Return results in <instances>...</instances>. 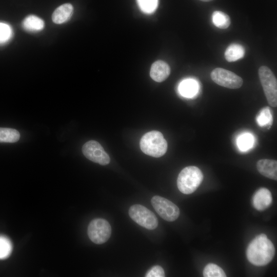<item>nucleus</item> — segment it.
<instances>
[{"label": "nucleus", "mask_w": 277, "mask_h": 277, "mask_svg": "<svg viewBox=\"0 0 277 277\" xmlns=\"http://www.w3.org/2000/svg\"><path fill=\"white\" fill-rule=\"evenodd\" d=\"M141 150L146 154L159 157L166 152L168 144L161 132L151 131L145 133L140 142Z\"/></svg>", "instance_id": "nucleus-2"}, {"label": "nucleus", "mask_w": 277, "mask_h": 277, "mask_svg": "<svg viewBox=\"0 0 277 277\" xmlns=\"http://www.w3.org/2000/svg\"><path fill=\"white\" fill-rule=\"evenodd\" d=\"M203 276L205 277H225L226 275L220 267L215 264L209 263L204 269Z\"/></svg>", "instance_id": "nucleus-19"}, {"label": "nucleus", "mask_w": 277, "mask_h": 277, "mask_svg": "<svg viewBox=\"0 0 277 277\" xmlns=\"http://www.w3.org/2000/svg\"><path fill=\"white\" fill-rule=\"evenodd\" d=\"M152 205L157 214L164 220L172 222L180 215L179 207L171 201L163 197L155 195L151 200Z\"/></svg>", "instance_id": "nucleus-7"}, {"label": "nucleus", "mask_w": 277, "mask_h": 277, "mask_svg": "<svg viewBox=\"0 0 277 277\" xmlns=\"http://www.w3.org/2000/svg\"><path fill=\"white\" fill-rule=\"evenodd\" d=\"M253 137L249 133H245L240 135L238 139V145L239 149L246 151L252 147L253 144Z\"/></svg>", "instance_id": "nucleus-21"}, {"label": "nucleus", "mask_w": 277, "mask_h": 277, "mask_svg": "<svg viewBox=\"0 0 277 277\" xmlns=\"http://www.w3.org/2000/svg\"><path fill=\"white\" fill-rule=\"evenodd\" d=\"M260 82L269 105L277 106V80L272 71L267 66H261L258 71Z\"/></svg>", "instance_id": "nucleus-4"}, {"label": "nucleus", "mask_w": 277, "mask_h": 277, "mask_svg": "<svg viewBox=\"0 0 277 277\" xmlns=\"http://www.w3.org/2000/svg\"><path fill=\"white\" fill-rule=\"evenodd\" d=\"M23 27L27 31L37 32L44 27V22L41 18L34 15H29L23 22Z\"/></svg>", "instance_id": "nucleus-15"}, {"label": "nucleus", "mask_w": 277, "mask_h": 277, "mask_svg": "<svg viewBox=\"0 0 277 277\" xmlns=\"http://www.w3.org/2000/svg\"><path fill=\"white\" fill-rule=\"evenodd\" d=\"M11 30L6 24L0 23V43L7 41L10 37Z\"/></svg>", "instance_id": "nucleus-24"}, {"label": "nucleus", "mask_w": 277, "mask_h": 277, "mask_svg": "<svg viewBox=\"0 0 277 277\" xmlns=\"http://www.w3.org/2000/svg\"><path fill=\"white\" fill-rule=\"evenodd\" d=\"M272 200L270 191L266 188H261L254 193L252 204L256 210L263 211L270 206Z\"/></svg>", "instance_id": "nucleus-10"}, {"label": "nucleus", "mask_w": 277, "mask_h": 277, "mask_svg": "<svg viewBox=\"0 0 277 277\" xmlns=\"http://www.w3.org/2000/svg\"><path fill=\"white\" fill-rule=\"evenodd\" d=\"M73 12V7L69 3H66L58 7L52 15L53 22L55 24H62L68 21Z\"/></svg>", "instance_id": "nucleus-13"}, {"label": "nucleus", "mask_w": 277, "mask_h": 277, "mask_svg": "<svg viewBox=\"0 0 277 277\" xmlns=\"http://www.w3.org/2000/svg\"><path fill=\"white\" fill-rule=\"evenodd\" d=\"M170 73V68L165 62L161 60L154 62L150 69V75L152 80L162 82L166 80Z\"/></svg>", "instance_id": "nucleus-11"}, {"label": "nucleus", "mask_w": 277, "mask_h": 277, "mask_svg": "<svg viewBox=\"0 0 277 277\" xmlns=\"http://www.w3.org/2000/svg\"><path fill=\"white\" fill-rule=\"evenodd\" d=\"M197 82L192 79L183 81L179 87L180 94L187 97H191L194 96L197 91Z\"/></svg>", "instance_id": "nucleus-16"}, {"label": "nucleus", "mask_w": 277, "mask_h": 277, "mask_svg": "<svg viewBox=\"0 0 277 277\" xmlns=\"http://www.w3.org/2000/svg\"><path fill=\"white\" fill-rule=\"evenodd\" d=\"M111 228L107 221L95 219L91 221L88 227V235L90 240L96 244H102L110 238Z\"/></svg>", "instance_id": "nucleus-6"}, {"label": "nucleus", "mask_w": 277, "mask_h": 277, "mask_svg": "<svg viewBox=\"0 0 277 277\" xmlns=\"http://www.w3.org/2000/svg\"><path fill=\"white\" fill-rule=\"evenodd\" d=\"M82 152L86 158L101 165H106L110 161V157L101 144L95 141H89L83 146Z\"/></svg>", "instance_id": "nucleus-9"}, {"label": "nucleus", "mask_w": 277, "mask_h": 277, "mask_svg": "<svg viewBox=\"0 0 277 277\" xmlns=\"http://www.w3.org/2000/svg\"><path fill=\"white\" fill-rule=\"evenodd\" d=\"M258 171L264 176L273 180H277V162L270 159H261L258 161Z\"/></svg>", "instance_id": "nucleus-12"}, {"label": "nucleus", "mask_w": 277, "mask_h": 277, "mask_svg": "<svg viewBox=\"0 0 277 277\" xmlns=\"http://www.w3.org/2000/svg\"><path fill=\"white\" fill-rule=\"evenodd\" d=\"M146 277H164L165 272L160 266H154L152 267L146 274Z\"/></svg>", "instance_id": "nucleus-25"}, {"label": "nucleus", "mask_w": 277, "mask_h": 277, "mask_svg": "<svg viewBox=\"0 0 277 277\" xmlns=\"http://www.w3.org/2000/svg\"><path fill=\"white\" fill-rule=\"evenodd\" d=\"M212 18L213 24L219 28L225 29L230 25V17L222 11H214L212 14Z\"/></svg>", "instance_id": "nucleus-17"}, {"label": "nucleus", "mask_w": 277, "mask_h": 277, "mask_svg": "<svg viewBox=\"0 0 277 277\" xmlns=\"http://www.w3.org/2000/svg\"><path fill=\"white\" fill-rule=\"evenodd\" d=\"M200 1H201L202 2H210L213 0H200Z\"/></svg>", "instance_id": "nucleus-26"}, {"label": "nucleus", "mask_w": 277, "mask_h": 277, "mask_svg": "<svg viewBox=\"0 0 277 277\" xmlns=\"http://www.w3.org/2000/svg\"><path fill=\"white\" fill-rule=\"evenodd\" d=\"M270 110V108L267 107L262 109L260 112L257 117V121L260 126L271 125L272 116Z\"/></svg>", "instance_id": "nucleus-23"}, {"label": "nucleus", "mask_w": 277, "mask_h": 277, "mask_svg": "<svg viewBox=\"0 0 277 277\" xmlns=\"http://www.w3.org/2000/svg\"><path fill=\"white\" fill-rule=\"evenodd\" d=\"M211 80L216 84L229 89H238L243 83L242 78L229 70L216 68L210 74Z\"/></svg>", "instance_id": "nucleus-8"}, {"label": "nucleus", "mask_w": 277, "mask_h": 277, "mask_svg": "<svg viewBox=\"0 0 277 277\" xmlns=\"http://www.w3.org/2000/svg\"><path fill=\"white\" fill-rule=\"evenodd\" d=\"M245 53L243 46L239 44H232L226 49L225 58L229 62H235L243 58Z\"/></svg>", "instance_id": "nucleus-14"}, {"label": "nucleus", "mask_w": 277, "mask_h": 277, "mask_svg": "<svg viewBox=\"0 0 277 277\" xmlns=\"http://www.w3.org/2000/svg\"><path fill=\"white\" fill-rule=\"evenodd\" d=\"M203 179V174L198 167L188 166L180 172L177 179V186L182 193L191 194L200 186Z\"/></svg>", "instance_id": "nucleus-3"}, {"label": "nucleus", "mask_w": 277, "mask_h": 277, "mask_svg": "<svg viewBox=\"0 0 277 277\" xmlns=\"http://www.w3.org/2000/svg\"><path fill=\"white\" fill-rule=\"evenodd\" d=\"M274 253L273 244L264 233L256 236L249 243L246 250L248 260L258 266L268 264L273 258Z\"/></svg>", "instance_id": "nucleus-1"}, {"label": "nucleus", "mask_w": 277, "mask_h": 277, "mask_svg": "<svg viewBox=\"0 0 277 277\" xmlns=\"http://www.w3.org/2000/svg\"><path fill=\"white\" fill-rule=\"evenodd\" d=\"M129 214L132 220L147 229H154L158 225V220L154 213L143 205H132L129 210Z\"/></svg>", "instance_id": "nucleus-5"}, {"label": "nucleus", "mask_w": 277, "mask_h": 277, "mask_svg": "<svg viewBox=\"0 0 277 277\" xmlns=\"http://www.w3.org/2000/svg\"><path fill=\"white\" fill-rule=\"evenodd\" d=\"M141 10L145 13H151L156 9L158 0H137Z\"/></svg>", "instance_id": "nucleus-22"}, {"label": "nucleus", "mask_w": 277, "mask_h": 277, "mask_svg": "<svg viewBox=\"0 0 277 277\" xmlns=\"http://www.w3.org/2000/svg\"><path fill=\"white\" fill-rule=\"evenodd\" d=\"M12 250V244L10 240L5 236L0 235V260L8 258Z\"/></svg>", "instance_id": "nucleus-20"}, {"label": "nucleus", "mask_w": 277, "mask_h": 277, "mask_svg": "<svg viewBox=\"0 0 277 277\" xmlns=\"http://www.w3.org/2000/svg\"><path fill=\"white\" fill-rule=\"evenodd\" d=\"M20 137L19 132L14 129L0 127V142L14 143Z\"/></svg>", "instance_id": "nucleus-18"}]
</instances>
